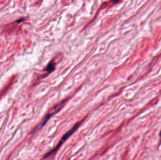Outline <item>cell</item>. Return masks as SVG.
<instances>
[{
    "label": "cell",
    "instance_id": "7a4b0ae2",
    "mask_svg": "<svg viewBox=\"0 0 161 160\" xmlns=\"http://www.w3.org/2000/svg\"><path fill=\"white\" fill-rule=\"evenodd\" d=\"M55 63L53 61H51L50 63L48 64L45 70L47 72L50 73L53 72L55 68Z\"/></svg>",
    "mask_w": 161,
    "mask_h": 160
},
{
    "label": "cell",
    "instance_id": "6da1fadb",
    "mask_svg": "<svg viewBox=\"0 0 161 160\" xmlns=\"http://www.w3.org/2000/svg\"><path fill=\"white\" fill-rule=\"evenodd\" d=\"M80 122H78V123L75 125V126H74L72 128L71 130L69 131H67L63 136L62 138L60 140L59 143H58V144L57 145L56 147H55V148H54L53 149L51 150L50 151H49L48 153H47L46 154H45V156H44V158H46L49 157H50V155L53 154L57 150V149H59L60 147H61V145H62L63 143L65 142V141H66L69 138L70 136H71L77 130V129L79 127V126L80 125Z\"/></svg>",
    "mask_w": 161,
    "mask_h": 160
},
{
    "label": "cell",
    "instance_id": "3957f363",
    "mask_svg": "<svg viewBox=\"0 0 161 160\" xmlns=\"http://www.w3.org/2000/svg\"><path fill=\"white\" fill-rule=\"evenodd\" d=\"M24 20V19H20L18 20L17 21V23H20V22H22V21H23Z\"/></svg>",
    "mask_w": 161,
    "mask_h": 160
},
{
    "label": "cell",
    "instance_id": "277c9868",
    "mask_svg": "<svg viewBox=\"0 0 161 160\" xmlns=\"http://www.w3.org/2000/svg\"><path fill=\"white\" fill-rule=\"evenodd\" d=\"M160 137H161V131H160Z\"/></svg>",
    "mask_w": 161,
    "mask_h": 160
}]
</instances>
